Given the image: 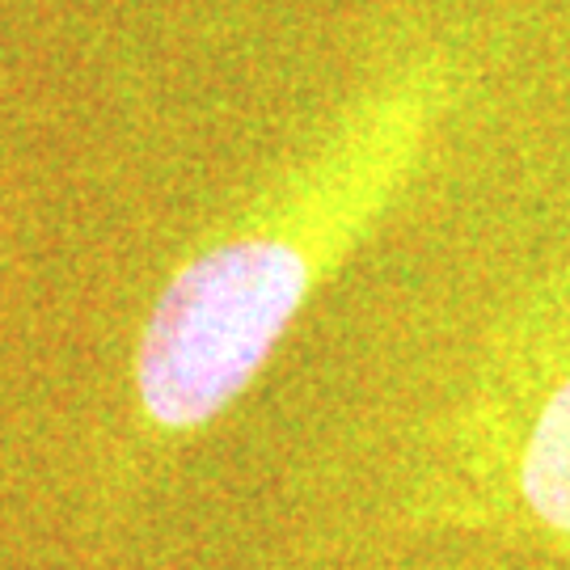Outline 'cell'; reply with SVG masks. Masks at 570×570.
<instances>
[{
  "instance_id": "6da1fadb",
  "label": "cell",
  "mask_w": 570,
  "mask_h": 570,
  "mask_svg": "<svg viewBox=\"0 0 570 570\" xmlns=\"http://www.w3.org/2000/svg\"><path fill=\"white\" fill-rule=\"evenodd\" d=\"M461 102V63L423 47L389 63L296 161L207 237L148 308L136 402L161 440L212 428L258 381L317 287L423 178Z\"/></svg>"
},
{
  "instance_id": "7a4b0ae2",
  "label": "cell",
  "mask_w": 570,
  "mask_h": 570,
  "mask_svg": "<svg viewBox=\"0 0 570 570\" xmlns=\"http://www.w3.org/2000/svg\"><path fill=\"white\" fill-rule=\"evenodd\" d=\"M431 511L570 567V258L499 322L428 473Z\"/></svg>"
}]
</instances>
